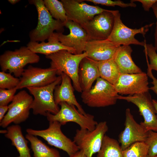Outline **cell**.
<instances>
[{
  "mask_svg": "<svg viewBox=\"0 0 157 157\" xmlns=\"http://www.w3.org/2000/svg\"></svg>",
  "mask_w": 157,
  "mask_h": 157,
  "instance_id": "cell-42",
  "label": "cell"
},
{
  "mask_svg": "<svg viewBox=\"0 0 157 157\" xmlns=\"http://www.w3.org/2000/svg\"><path fill=\"white\" fill-rule=\"evenodd\" d=\"M149 149L145 142L135 143L122 151L123 157H147Z\"/></svg>",
  "mask_w": 157,
  "mask_h": 157,
  "instance_id": "cell-28",
  "label": "cell"
},
{
  "mask_svg": "<svg viewBox=\"0 0 157 157\" xmlns=\"http://www.w3.org/2000/svg\"><path fill=\"white\" fill-rule=\"evenodd\" d=\"M151 8L156 19V26L154 34V46L157 53V1L153 6Z\"/></svg>",
  "mask_w": 157,
  "mask_h": 157,
  "instance_id": "cell-36",
  "label": "cell"
},
{
  "mask_svg": "<svg viewBox=\"0 0 157 157\" xmlns=\"http://www.w3.org/2000/svg\"><path fill=\"white\" fill-rule=\"evenodd\" d=\"M25 138L30 142L34 157H61L56 149L50 148L36 136L27 133Z\"/></svg>",
  "mask_w": 157,
  "mask_h": 157,
  "instance_id": "cell-25",
  "label": "cell"
},
{
  "mask_svg": "<svg viewBox=\"0 0 157 157\" xmlns=\"http://www.w3.org/2000/svg\"><path fill=\"white\" fill-rule=\"evenodd\" d=\"M84 1L91 2L96 4H101L106 6L113 7L118 6L123 8L129 7H135L136 6V5L134 2H130L129 3H125L123 1L120 0L115 1L110 0H80L81 2Z\"/></svg>",
  "mask_w": 157,
  "mask_h": 157,
  "instance_id": "cell-32",
  "label": "cell"
},
{
  "mask_svg": "<svg viewBox=\"0 0 157 157\" xmlns=\"http://www.w3.org/2000/svg\"><path fill=\"white\" fill-rule=\"evenodd\" d=\"M147 74H121L113 85L118 94L132 95L149 92Z\"/></svg>",
  "mask_w": 157,
  "mask_h": 157,
  "instance_id": "cell-15",
  "label": "cell"
},
{
  "mask_svg": "<svg viewBox=\"0 0 157 157\" xmlns=\"http://www.w3.org/2000/svg\"><path fill=\"white\" fill-rule=\"evenodd\" d=\"M44 5L52 17L63 23L68 20L66 12L61 1L57 0H44Z\"/></svg>",
  "mask_w": 157,
  "mask_h": 157,
  "instance_id": "cell-27",
  "label": "cell"
},
{
  "mask_svg": "<svg viewBox=\"0 0 157 157\" xmlns=\"http://www.w3.org/2000/svg\"><path fill=\"white\" fill-rule=\"evenodd\" d=\"M96 63L100 77L114 85L121 74L113 58L96 61Z\"/></svg>",
  "mask_w": 157,
  "mask_h": 157,
  "instance_id": "cell-24",
  "label": "cell"
},
{
  "mask_svg": "<svg viewBox=\"0 0 157 157\" xmlns=\"http://www.w3.org/2000/svg\"><path fill=\"white\" fill-rule=\"evenodd\" d=\"M121 46L116 44L108 39L91 40L87 42L84 52L87 57L96 61L107 60L113 58Z\"/></svg>",
  "mask_w": 157,
  "mask_h": 157,
  "instance_id": "cell-18",
  "label": "cell"
},
{
  "mask_svg": "<svg viewBox=\"0 0 157 157\" xmlns=\"http://www.w3.org/2000/svg\"><path fill=\"white\" fill-rule=\"evenodd\" d=\"M144 41V47L145 53L148 56L150 61L149 63L147 58L148 67L152 70H154L157 72V53L152 44H147L145 40Z\"/></svg>",
  "mask_w": 157,
  "mask_h": 157,
  "instance_id": "cell-30",
  "label": "cell"
},
{
  "mask_svg": "<svg viewBox=\"0 0 157 157\" xmlns=\"http://www.w3.org/2000/svg\"><path fill=\"white\" fill-rule=\"evenodd\" d=\"M119 95L114 85L101 77L89 90L82 92L83 102L91 107H104L115 104Z\"/></svg>",
  "mask_w": 157,
  "mask_h": 157,
  "instance_id": "cell-3",
  "label": "cell"
},
{
  "mask_svg": "<svg viewBox=\"0 0 157 157\" xmlns=\"http://www.w3.org/2000/svg\"><path fill=\"white\" fill-rule=\"evenodd\" d=\"M60 75L62 78L61 83L56 86L54 91V98L56 104L58 105L60 103L65 102L69 104L73 105L76 107L81 113L85 115L86 113L75 97L71 78L63 73H62Z\"/></svg>",
  "mask_w": 157,
  "mask_h": 157,
  "instance_id": "cell-19",
  "label": "cell"
},
{
  "mask_svg": "<svg viewBox=\"0 0 157 157\" xmlns=\"http://www.w3.org/2000/svg\"><path fill=\"white\" fill-rule=\"evenodd\" d=\"M118 99L125 100L135 105L144 119L140 124L147 131L157 132L156 112L149 92L127 96L119 95Z\"/></svg>",
  "mask_w": 157,
  "mask_h": 157,
  "instance_id": "cell-12",
  "label": "cell"
},
{
  "mask_svg": "<svg viewBox=\"0 0 157 157\" xmlns=\"http://www.w3.org/2000/svg\"><path fill=\"white\" fill-rule=\"evenodd\" d=\"M57 75V70L55 68L51 67L42 68L30 65L24 69L16 88L18 90L46 86L55 81L58 76Z\"/></svg>",
  "mask_w": 157,
  "mask_h": 157,
  "instance_id": "cell-13",
  "label": "cell"
},
{
  "mask_svg": "<svg viewBox=\"0 0 157 157\" xmlns=\"http://www.w3.org/2000/svg\"><path fill=\"white\" fill-rule=\"evenodd\" d=\"M61 81V76L60 75L55 81L47 85L26 88L34 97L31 106L33 114L46 116L48 113L55 114L58 112L60 109L55 102L54 91Z\"/></svg>",
  "mask_w": 157,
  "mask_h": 157,
  "instance_id": "cell-5",
  "label": "cell"
},
{
  "mask_svg": "<svg viewBox=\"0 0 157 157\" xmlns=\"http://www.w3.org/2000/svg\"><path fill=\"white\" fill-rule=\"evenodd\" d=\"M20 81V79L14 77L10 73L0 72V88L11 89L16 88Z\"/></svg>",
  "mask_w": 157,
  "mask_h": 157,
  "instance_id": "cell-29",
  "label": "cell"
},
{
  "mask_svg": "<svg viewBox=\"0 0 157 157\" xmlns=\"http://www.w3.org/2000/svg\"><path fill=\"white\" fill-rule=\"evenodd\" d=\"M87 56L84 52L79 54H73L65 50H62L45 56L51 60L50 67L57 70V75L62 73L67 75L72 81L74 88L79 92H82L78 77L79 65L82 60Z\"/></svg>",
  "mask_w": 157,
  "mask_h": 157,
  "instance_id": "cell-1",
  "label": "cell"
},
{
  "mask_svg": "<svg viewBox=\"0 0 157 157\" xmlns=\"http://www.w3.org/2000/svg\"><path fill=\"white\" fill-rule=\"evenodd\" d=\"M114 10H108L80 25L87 33L88 41L105 40L108 38L114 25Z\"/></svg>",
  "mask_w": 157,
  "mask_h": 157,
  "instance_id": "cell-11",
  "label": "cell"
},
{
  "mask_svg": "<svg viewBox=\"0 0 157 157\" xmlns=\"http://www.w3.org/2000/svg\"><path fill=\"white\" fill-rule=\"evenodd\" d=\"M8 106H0V122L4 118L6 112L8 111Z\"/></svg>",
  "mask_w": 157,
  "mask_h": 157,
  "instance_id": "cell-37",
  "label": "cell"
},
{
  "mask_svg": "<svg viewBox=\"0 0 157 157\" xmlns=\"http://www.w3.org/2000/svg\"><path fill=\"white\" fill-rule=\"evenodd\" d=\"M61 126L57 121L49 122V126L46 129L35 130L28 128L26 131L28 134L41 137L49 145L65 151L70 157L79 149L73 141L63 133Z\"/></svg>",
  "mask_w": 157,
  "mask_h": 157,
  "instance_id": "cell-7",
  "label": "cell"
},
{
  "mask_svg": "<svg viewBox=\"0 0 157 157\" xmlns=\"http://www.w3.org/2000/svg\"><path fill=\"white\" fill-rule=\"evenodd\" d=\"M155 157H157V156H155Z\"/></svg>",
  "mask_w": 157,
  "mask_h": 157,
  "instance_id": "cell-41",
  "label": "cell"
},
{
  "mask_svg": "<svg viewBox=\"0 0 157 157\" xmlns=\"http://www.w3.org/2000/svg\"><path fill=\"white\" fill-rule=\"evenodd\" d=\"M115 22L112 32L107 39L119 46L130 45L131 44L144 46L145 41L140 42L135 35L140 33L144 37L154 23L147 24L137 29L129 28L124 24L121 18V14L118 10H114Z\"/></svg>",
  "mask_w": 157,
  "mask_h": 157,
  "instance_id": "cell-9",
  "label": "cell"
},
{
  "mask_svg": "<svg viewBox=\"0 0 157 157\" xmlns=\"http://www.w3.org/2000/svg\"><path fill=\"white\" fill-rule=\"evenodd\" d=\"M47 40V42L43 41L40 43L30 41L27 44L26 47L34 53L43 54L45 56L62 50H67L76 54L74 49L64 46L59 42L58 33H53Z\"/></svg>",
  "mask_w": 157,
  "mask_h": 157,
  "instance_id": "cell-21",
  "label": "cell"
},
{
  "mask_svg": "<svg viewBox=\"0 0 157 157\" xmlns=\"http://www.w3.org/2000/svg\"><path fill=\"white\" fill-rule=\"evenodd\" d=\"M59 105L60 108L57 113H47L46 117L49 122L57 121L62 125L72 122L78 124L81 129L90 131L94 129L98 123L94 119V115L88 113L82 114L73 105L65 102H61Z\"/></svg>",
  "mask_w": 157,
  "mask_h": 157,
  "instance_id": "cell-8",
  "label": "cell"
},
{
  "mask_svg": "<svg viewBox=\"0 0 157 157\" xmlns=\"http://www.w3.org/2000/svg\"><path fill=\"white\" fill-rule=\"evenodd\" d=\"M124 125V130L118 137L119 142L122 151L135 143L145 141L148 131L135 121L129 108L125 111Z\"/></svg>",
  "mask_w": 157,
  "mask_h": 157,
  "instance_id": "cell-16",
  "label": "cell"
},
{
  "mask_svg": "<svg viewBox=\"0 0 157 157\" xmlns=\"http://www.w3.org/2000/svg\"><path fill=\"white\" fill-rule=\"evenodd\" d=\"M19 0H8V1L12 4H14L19 2Z\"/></svg>",
  "mask_w": 157,
  "mask_h": 157,
  "instance_id": "cell-39",
  "label": "cell"
},
{
  "mask_svg": "<svg viewBox=\"0 0 157 157\" xmlns=\"http://www.w3.org/2000/svg\"><path fill=\"white\" fill-rule=\"evenodd\" d=\"M33 98L25 90L15 94L8 105V112L0 122V126L5 128L13 123L18 124L25 121L29 117Z\"/></svg>",
  "mask_w": 157,
  "mask_h": 157,
  "instance_id": "cell-10",
  "label": "cell"
},
{
  "mask_svg": "<svg viewBox=\"0 0 157 157\" xmlns=\"http://www.w3.org/2000/svg\"><path fill=\"white\" fill-rule=\"evenodd\" d=\"M5 136L11 140L12 145L17 149L19 154L17 157H31L28 145V141L24 137L19 125L16 124L8 127Z\"/></svg>",
  "mask_w": 157,
  "mask_h": 157,
  "instance_id": "cell-23",
  "label": "cell"
},
{
  "mask_svg": "<svg viewBox=\"0 0 157 157\" xmlns=\"http://www.w3.org/2000/svg\"><path fill=\"white\" fill-rule=\"evenodd\" d=\"M78 77L82 92L90 90L94 81L100 77L96 61L87 57L84 58L79 65Z\"/></svg>",
  "mask_w": 157,
  "mask_h": 157,
  "instance_id": "cell-20",
  "label": "cell"
},
{
  "mask_svg": "<svg viewBox=\"0 0 157 157\" xmlns=\"http://www.w3.org/2000/svg\"><path fill=\"white\" fill-rule=\"evenodd\" d=\"M40 58L27 47L22 46L14 51L7 50L0 56V66L2 71H8L16 77L22 76L24 67L29 64L37 63Z\"/></svg>",
  "mask_w": 157,
  "mask_h": 157,
  "instance_id": "cell-4",
  "label": "cell"
},
{
  "mask_svg": "<svg viewBox=\"0 0 157 157\" xmlns=\"http://www.w3.org/2000/svg\"><path fill=\"white\" fill-rule=\"evenodd\" d=\"M152 101L157 114V100L154 99H152Z\"/></svg>",
  "mask_w": 157,
  "mask_h": 157,
  "instance_id": "cell-40",
  "label": "cell"
},
{
  "mask_svg": "<svg viewBox=\"0 0 157 157\" xmlns=\"http://www.w3.org/2000/svg\"><path fill=\"white\" fill-rule=\"evenodd\" d=\"M64 26L68 28L69 33L67 35L58 33L59 40L64 46L74 49L76 54L84 52L85 44L88 41L87 33L79 24L68 20L63 23Z\"/></svg>",
  "mask_w": 157,
  "mask_h": 157,
  "instance_id": "cell-17",
  "label": "cell"
},
{
  "mask_svg": "<svg viewBox=\"0 0 157 157\" xmlns=\"http://www.w3.org/2000/svg\"><path fill=\"white\" fill-rule=\"evenodd\" d=\"M17 90L16 88L11 89L0 88V106H8L13 100Z\"/></svg>",
  "mask_w": 157,
  "mask_h": 157,
  "instance_id": "cell-33",
  "label": "cell"
},
{
  "mask_svg": "<svg viewBox=\"0 0 157 157\" xmlns=\"http://www.w3.org/2000/svg\"><path fill=\"white\" fill-rule=\"evenodd\" d=\"M147 74L148 76H149L152 80L151 83L152 84L153 86L150 88V89L153 91L157 95V79L153 75L152 70L148 67L147 69Z\"/></svg>",
  "mask_w": 157,
  "mask_h": 157,
  "instance_id": "cell-35",
  "label": "cell"
},
{
  "mask_svg": "<svg viewBox=\"0 0 157 157\" xmlns=\"http://www.w3.org/2000/svg\"><path fill=\"white\" fill-rule=\"evenodd\" d=\"M157 1V0H131V2H139L142 4L144 11H149L154 3Z\"/></svg>",
  "mask_w": 157,
  "mask_h": 157,
  "instance_id": "cell-34",
  "label": "cell"
},
{
  "mask_svg": "<svg viewBox=\"0 0 157 157\" xmlns=\"http://www.w3.org/2000/svg\"><path fill=\"white\" fill-rule=\"evenodd\" d=\"M149 147L147 157H155L157 156V132L148 131V135L145 142Z\"/></svg>",
  "mask_w": 157,
  "mask_h": 157,
  "instance_id": "cell-31",
  "label": "cell"
},
{
  "mask_svg": "<svg viewBox=\"0 0 157 157\" xmlns=\"http://www.w3.org/2000/svg\"><path fill=\"white\" fill-rule=\"evenodd\" d=\"M108 130L106 121L98 123L95 129L92 131L77 129L73 141L79 150H82L87 157H92L94 154L99 151Z\"/></svg>",
  "mask_w": 157,
  "mask_h": 157,
  "instance_id": "cell-6",
  "label": "cell"
},
{
  "mask_svg": "<svg viewBox=\"0 0 157 157\" xmlns=\"http://www.w3.org/2000/svg\"><path fill=\"white\" fill-rule=\"evenodd\" d=\"M133 50L130 45L121 46L113 58L121 74H137L142 73V70L133 61L131 56Z\"/></svg>",
  "mask_w": 157,
  "mask_h": 157,
  "instance_id": "cell-22",
  "label": "cell"
},
{
  "mask_svg": "<svg viewBox=\"0 0 157 157\" xmlns=\"http://www.w3.org/2000/svg\"><path fill=\"white\" fill-rule=\"evenodd\" d=\"M97 157H123L122 150L118 142L108 136L105 135Z\"/></svg>",
  "mask_w": 157,
  "mask_h": 157,
  "instance_id": "cell-26",
  "label": "cell"
},
{
  "mask_svg": "<svg viewBox=\"0 0 157 157\" xmlns=\"http://www.w3.org/2000/svg\"><path fill=\"white\" fill-rule=\"evenodd\" d=\"M28 2L36 7L38 16L37 26L29 33L30 41H44L55 31L57 33H63L64 30L63 23L52 17L45 6L43 0H31Z\"/></svg>",
  "mask_w": 157,
  "mask_h": 157,
  "instance_id": "cell-2",
  "label": "cell"
},
{
  "mask_svg": "<svg viewBox=\"0 0 157 157\" xmlns=\"http://www.w3.org/2000/svg\"><path fill=\"white\" fill-rule=\"evenodd\" d=\"M68 20L80 25L91 20L96 15L108 10L80 2L79 0H61Z\"/></svg>",
  "mask_w": 157,
  "mask_h": 157,
  "instance_id": "cell-14",
  "label": "cell"
},
{
  "mask_svg": "<svg viewBox=\"0 0 157 157\" xmlns=\"http://www.w3.org/2000/svg\"><path fill=\"white\" fill-rule=\"evenodd\" d=\"M70 157H87L83 151L79 150Z\"/></svg>",
  "mask_w": 157,
  "mask_h": 157,
  "instance_id": "cell-38",
  "label": "cell"
}]
</instances>
